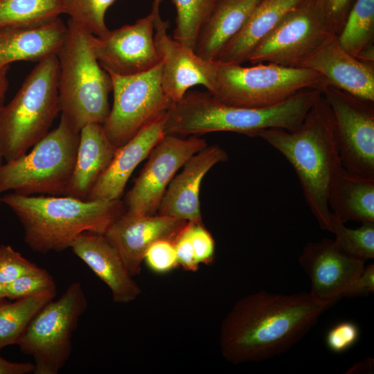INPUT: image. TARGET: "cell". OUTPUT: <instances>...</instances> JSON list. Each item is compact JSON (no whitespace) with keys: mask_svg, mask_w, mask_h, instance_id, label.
<instances>
[{"mask_svg":"<svg viewBox=\"0 0 374 374\" xmlns=\"http://www.w3.org/2000/svg\"><path fill=\"white\" fill-rule=\"evenodd\" d=\"M310 292L259 291L240 299L222 321L220 345L233 364L261 362L292 348L335 305Z\"/></svg>","mask_w":374,"mask_h":374,"instance_id":"6da1fadb","label":"cell"},{"mask_svg":"<svg viewBox=\"0 0 374 374\" xmlns=\"http://www.w3.org/2000/svg\"><path fill=\"white\" fill-rule=\"evenodd\" d=\"M256 136L265 140L290 163L306 204L320 228L331 232L328 192L335 175L342 165L333 116L322 93L296 130L267 129L259 132Z\"/></svg>","mask_w":374,"mask_h":374,"instance_id":"7a4b0ae2","label":"cell"},{"mask_svg":"<svg viewBox=\"0 0 374 374\" xmlns=\"http://www.w3.org/2000/svg\"><path fill=\"white\" fill-rule=\"evenodd\" d=\"M321 95L307 89L275 105L249 108L224 104L207 91H187L167 112L165 133L197 136L215 132H232L256 136L267 129L294 131Z\"/></svg>","mask_w":374,"mask_h":374,"instance_id":"3957f363","label":"cell"},{"mask_svg":"<svg viewBox=\"0 0 374 374\" xmlns=\"http://www.w3.org/2000/svg\"><path fill=\"white\" fill-rule=\"evenodd\" d=\"M1 202L19 219L26 244L40 253L70 248L84 232L105 234L126 211L121 199L84 200L65 195L12 193L1 197Z\"/></svg>","mask_w":374,"mask_h":374,"instance_id":"277c9868","label":"cell"},{"mask_svg":"<svg viewBox=\"0 0 374 374\" xmlns=\"http://www.w3.org/2000/svg\"><path fill=\"white\" fill-rule=\"evenodd\" d=\"M67 34L57 54L61 115L78 131L91 123L103 124L110 110L111 76L98 62L93 35L69 19Z\"/></svg>","mask_w":374,"mask_h":374,"instance_id":"5b68a950","label":"cell"},{"mask_svg":"<svg viewBox=\"0 0 374 374\" xmlns=\"http://www.w3.org/2000/svg\"><path fill=\"white\" fill-rule=\"evenodd\" d=\"M58 73L57 55L37 62L0 107V155L6 161L26 154L48 133L60 112Z\"/></svg>","mask_w":374,"mask_h":374,"instance_id":"8992f818","label":"cell"},{"mask_svg":"<svg viewBox=\"0 0 374 374\" xmlns=\"http://www.w3.org/2000/svg\"><path fill=\"white\" fill-rule=\"evenodd\" d=\"M327 84L317 71L302 67L259 63L251 66L216 61L213 86L208 91L232 106L260 108L277 105L300 91Z\"/></svg>","mask_w":374,"mask_h":374,"instance_id":"52a82bcc","label":"cell"},{"mask_svg":"<svg viewBox=\"0 0 374 374\" xmlns=\"http://www.w3.org/2000/svg\"><path fill=\"white\" fill-rule=\"evenodd\" d=\"M80 132L61 115L59 125L29 153L0 166V193L64 195L72 175Z\"/></svg>","mask_w":374,"mask_h":374,"instance_id":"ba28073f","label":"cell"},{"mask_svg":"<svg viewBox=\"0 0 374 374\" xmlns=\"http://www.w3.org/2000/svg\"><path fill=\"white\" fill-rule=\"evenodd\" d=\"M87 299L80 282L72 283L57 299L34 316L17 344L34 359V374H57L71 353V338Z\"/></svg>","mask_w":374,"mask_h":374,"instance_id":"9c48e42d","label":"cell"},{"mask_svg":"<svg viewBox=\"0 0 374 374\" xmlns=\"http://www.w3.org/2000/svg\"><path fill=\"white\" fill-rule=\"evenodd\" d=\"M113 104L103 124L110 142L119 148L142 128L166 112L172 103L161 86V62L137 74L109 73Z\"/></svg>","mask_w":374,"mask_h":374,"instance_id":"30bf717a","label":"cell"},{"mask_svg":"<svg viewBox=\"0 0 374 374\" xmlns=\"http://www.w3.org/2000/svg\"><path fill=\"white\" fill-rule=\"evenodd\" d=\"M335 35L316 0H308L288 13L256 46L248 62L298 67Z\"/></svg>","mask_w":374,"mask_h":374,"instance_id":"8fae6325","label":"cell"},{"mask_svg":"<svg viewBox=\"0 0 374 374\" xmlns=\"http://www.w3.org/2000/svg\"><path fill=\"white\" fill-rule=\"evenodd\" d=\"M321 92L333 116L342 166L374 178V102L328 83Z\"/></svg>","mask_w":374,"mask_h":374,"instance_id":"7c38bea8","label":"cell"},{"mask_svg":"<svg viewBox=\"0 0 374 374\" xmlns=\"http://www.w3.org/2000/svg\"><path fill=\"white\" fill-rule=\"evenodd\" d=\"M207 145L197 136L180 138L166 134L150 153L139 176L127 193V211L152 215L159 206L164 193L176 172L195 154Z\"/></svg>","mask_w":374,"mask_h":374,"instance_id":"4fadbf2b","label":"cell"},{"mask_svg":"<svg viewBox=\"0 0 374 374\" xmlns=\"http://www.w3.org/2000/svg\"><path fill=\"white\" fill-rule=\"evenodd\" d=\"M154 15L134 24L93 36V48L100 66L109 73L130 75L147 71L161 62L154 44Z\"/></svg>","mask_w":374,"mask_h":374,"instance_id":"5bb4252c","label":"cell"},{"mask_svg":"<svg viewBox=\"0 0 374 374\" xmlns=\"http://www.w3.org/2000/svg\"><path fill=\"white\" fill-rule=\"evenodd\" d=\"M154 17V44L161 62V86L166 96L174 103L199 84L211 91L216 61L202 58L193 49L175 40L168 34V22L161 15Z\"/></svg>","mask_w":374,"mask_h":374,"instance_id":"9a60e30c","label":"cell"},{"mask_svg":"<svg viewBox=\"0 0 374 374\" xmlns=\"http://www.w3.org/2000/svg\"><path fill=\"white\" fill-rule=\"evenodd\" d=\"M298 260L310 280V293L335 302L347 296L365 267V262L348 256L329 238L307 243Z\"/></svg>","mask_w":374,"mask_h":374,"instance_id":"2e32d148","label":"cell"},{"mask_svg":"<svg viewBox=\"0 0 374 374\" xmlns=\"http://www.w3.org/2000/svg\"><path fill=\"white\" fill-rule=\"evenodd\" d=\"M187 222L160 215H138L125 211L104 234L116 249L129 272L139 273L148 248L162 239L174 242Z\"/></svg>","mask_w":374,"mask_h":374,"instance_id":"e0dca14e","label":"cell"},{"mask_svg":"<svg viewBox=\"0 0 374 374\" xmlns=\"http://www.w3.org/2000/svg\"><path fill=\"white\" fill-rule=\"evenodd\" d=\"M228 160L217 144L206 145L192 156L170 182L158 208L160 215L186 222H200L199 190L202 179L216 164Z\"/></svg>","mask_w":374,"mask_h":374,"instance_id":"ac0fdd59","label":"cell"},{"mask_svg":"<svg viewBox=\"0 0 374 374\" xmlns=\"http://www.w3.org/2000/svg\"><path fill=\"white\" fill-rule=\"evenodd\" d=\"M298 67L317 71L328 84L374 102V64L362 62L346 52L336 35L308 56Z\"/></svg>","mask_w":374,"mask_h":374,"instance_id":"d6986e66","label":"cell"},{"mask_svg":"<svg viewBox=\"0 0 374 374\" xmlns=\"http://www.w3.org/2000/svg\"><path fill=\"white\" fill-rule=\"evenodd\" d=\"M167 112L145 125L125 144L117 148L109 166L96 181L85 200L121 199L135 168L149 156L166 135Z\"/></svg>","mask_w":374,"mask_h":374,"instance_id":"ffe728a7","label":"cell"},{"mask_svg":"<svg viewBox=\"0 0 374 374\" xmlns=\"http://www.w3.org/2000/svg\"><path fill=\"white\" fill-rule=\"evenodd\" d=\"M70 248L107 285L114 302L128 303L139 296L140 287L118 251L104 234L84 232Z\"/></svg>","mask_w":374,"mask_h":374,"instance_id":"44dd1931","label":"cell"},{"mask_svg":"<svg viewBox=\"0 0 374 374\" xmlns=\"http://www.w3.org/2000/svg\"><path fill=\"white\" fill-rule=\"evenodd\" d=\"M67 26L60 17L42 26L0 29V68L19 61L39 62L57 55Z\"/></svg>","mask_w":374,"mask_h":374,"instance_id":"7402d4cb","label":"cell"},{"mask_svg":"<svg viewBox=\"0 0 374 374\" xmlns=\"http://www.w3.org/2000/svg\"><path fill=\"white\" fill-rule=\"evenodd\" d=\"M116 149L102 124L91 123L83 127L80 131L74 168L64 195L85 200Z\"/></svg>","mask_w":374,"mask_h":374,"instance_id":"603a6c76","label":"cell"},{"mask_svg":"<svg viewBox=\"0 0 374 374\" xmlns=\"http://www.w3.org/2000/svg\"><path fill=\"white\" fill-rule=\"evenodd\" d=\"M260 0H215L199 30L195 52L217 61L226 44L241 30Z\"/></svg>","mask_w":374,"mask_h":374,"instance_id":"cb8c5ba5","label":"cell"},{"mask_svg":"<svg viewBox=\"0 0 374 374\" xmlns=\"http://www.w3.org/2000/svg\"><path fill=\"white\" fill-rule=\"evenodd\" d=\"M308 0H260L241 30L226 44L218 62L242 64L290 12Z\"/></svg>","mask_w":374,"mask_h":374,"instance_id":"d4e9b609","label":"cell"},{"mask_svg":"<svg viewBox=\"0 0 374 374\" xmlns=\"http://www.w3.org/2000/svg\"><path fill=\"white\" fill-rule=\"evenodd\" d=\"M328 202L330 211L343 223L374 222V178L341 166L332 180Z\"/></svg>","mask_w":374,"mask_h":374,"instance_id":"484cf974","label":"cell"},{"mask_svg":"<svg viewBox=\"0 0 374 374\" xmlns=\"http://www.w3.org/2000/svg\"><path fill=\"white\" fill-rule=\"evenodd\" d=\"M55 296L56 290H50L13 302H0V350L17 344L34 316Z\"/></svg>","mask_w":374,"mask_h":374,"instance_id":"4316f807","label":"cell"},{"mask_svg":"<svg viewBox=\"0 0 374 374\" xmlns=\"http://www.w3.org/2000/svg\"><path fill=\"white\" fill-rule=\"evenodd\" d=\"M61 14L62 0H0V29L39 26Z\"/></svg>","mask_w":374,"mask_h":374,"instance_id":"83f0119b","label":"cell"},{"mask_svg":"<svg viewBox=\"0 0 374 374\" xmlns=\"http://www.w3.org/2000/svg\"><path fill=\"white\" fill-rule=\"evenodd\" d=\"M337 37L341 47L355 57L373 43L374 0H356Z\"/></svg>","mask_w":374,"mask_h":374,"instance_id":"f1b7e54d","label":"cell"},{"mask_svg":"<svg viewBox=\"0 0 374 374\" xmlns=\"http://www.w3.org/2000/svg\"><path fill=\"white\" fill-rule=\"evenodd\" d=\"M336 245L348 256L366 262L374 258V222L348 228L332 213V230Z\"/></svg>","mask_w":374,"mask_h":374,"instance_id":"f546056e","label":"cell"},{"mask_svg":"<svg viewBox=\"0 0 374 374\" xmlns=\"http://www.w3.org/2000/svg\"><path fill=\"white\" fill-rule=\"evenodd\" d=\"M175 7L176 27L172 37L195 49L200 27L215 0H171Z\"/></svg>","mask_w":374,"mask_h":374,"instance_id":"4dcf8cb0","label":"cell"},{"mask_svg":"<svg viewBox=\"0 0 374 374\" xmlns=\"http://www.w3.org/2000/svg\"><path fill=\"white\" fill-rule=\"evenodd\" d=\"M116 0H62L63 13L96 37L109 30L105 24L107 9Z\"/></svg>","mask_w":374,"mask_h":374,"instance_id":"1f68e13d","label":"cell"},{"mask_svg":"<svg viewBox=\"0 0 374 374\" xmlns=\"http://www.w3.org/2000/svg\"><path fill=\"white\" fill-rule=\"evenodd\" d=\"M5 290L6 299L15 301L46 291L56 290V286L50 273L45 269L38 267L5 285Z\"/></svg>","mask_w":374,"mask_h":374,"instance_id":"d6a6232c","label":"cell"},{"mask_svg":"<svg viewBox=\"0 0 374 374\" xmlns=\"http://www.w3.org/2000/svg\"><path fill=\"white\" fill-rule=\"evenodd\" d=\"M38 267L10 245H0V283L3 285H6Z\"/></svg>","mask_w":374,"mask_h":374,"instance_id":"836d02e7","label":"cell"},{"mask_svg":"<svg viewBox=\"0 0 374 374\" xmlns=\"http://www.w3.org/2000/svg\"><path fill=\"white\" fill-rule=\"evenodd\" d=\"M143 260L153 272L168 273L179 265L174 242L170 240H159L146 250Z\"/></svg>","mask_w":374,"mask_h":374,"instance_id":"e575fe53","label":"cell"},{"mask_svg":"<svg viewBox=\"0 0 374 374\" xmlns=\"http://www.w3.org/2000/svg\"><path fill=\"white\" fill-rule=\"evenodd\" d=\"M360 330L353 321H344L333 326L327 332V348L335 353H342L353 347L359 340Z\"/></svg>","mask_w":374,"mask_h":374,"instance_id":"d590c367","label":"cell"},{"mask_svg":"<svg viewBox=\"0 0 374 374\" xmlns=\"http://www.w3.org/2000/svg\"><path fill=\"white\" fill-rule=\"evenodd\" d=\"M187 226L197 262L199 264L211 263L215 254V243L211 233L202 221L188 222Z\"/></svg>","mask_w":374,"mask_h":374,"instance_id":"8d00e7d4","label":"cell"},{"mask_svg":"<svg viewBox=\"0 0 374 374\" xmlns=\"http://www.w3.org/2000/svg\"><path fill=\"white\" fill-rule=\"evenodd\" d=\"M351 0H317L328 24L335 35H338L348 15V9Z\"/></svg>","mask_w":374,"mask_h":374,"instance_id":"74e56055","label":"cell"},{"mask_svg":"<svg viewBox=\"0 0 374 374\" xmlns=\"http://www.w3.org/2000/svg\"><path fill=\"white\" fill-rule=\"evenodd\" d=\"M173 242L179 265H181L186 270L196 271L199 264L195 258L187 223L179 233Z\"/></svg>","mask_w":374,"mask_h":374,"instance_id":"f35d334b","label":"cell"},{"mask_svg":"<svg viewBox=\"0 0 374 374\" xmlns=\"http://www.w3.org/2000/svg\"><path fill=\"white\" fill-rule=\"evenodd\" d=\"M374 292V265L364 267L352 285L346 296H367Z\"/></svg>","mask_w":374,"mask_h":374,"instance_id":"ab89813d","label":"cell"},{"mask_svg":"<svg viewBox=\"0 0 374 374\" xmlns=\"http://www.w3.org/2000/svg\"><path fill=\"white\" fill-rule=\"evenodd\" d=\"M34 364L13 362L0 356V374H28L33 373Z\"/></svg>","mask_w":374,"mask_h":374,"instance_id":"60d3db41","label":"cell"},{"mask_svg":"<svg viewBox=\"0 0 374 374\" xmlns=\"http://www.w3.org/2000/svg\"><path fill=\"white\" fill-rule=\"evenodd\" d=\"M10 66L0 68V107L4 104L6 91L8 89V72Z\"/></svg>","mask_w":374,"mask_h":374,"instance_id":"b9f144b4","label":"cell"},{"mask_svg":"<svg viewBox=\"0 0 374 374\" xmlns=\"http://www.w3.org/2000/svg\"><path fill=\"white\" fill-rule=\"evenodd\" d=\"M362 62L374 64V46L373 43L370 44L363 48L356 57Z\"/></svg>","mask_w":374,"mask_h":374,"instance_id":"7bdbcfd3","label":"cell"},{"mask_svg":"<svg viewBox=\"0 0 374 374\" xmlns=\"http://www.w3.org/2000/svg\"><path fill=\"white\" fill-rule=\"evenodd\" d=\"M373 362V360H366V362H362L359 363V365L352 366V368L349 370L348 373H350L351 371H371V366H373V364H371V362Z\"/></svg>","mask_w":374,"mask_h":374,"instance_id":"ee69618b","label":"cell"},{"mask_svg":"<svg viewBox=\"0 0 374 374\" xmlns=\"http://www.w3.org/2000/svg\"><path fill=\"white\" fill-rule=\"evenodd\" d=\"M163 1V0H153L151 12H152L154 15L157 16L160 15V6Z\"/></svg>","mask_w":374,"mask_h":374,"instance_id":"f6af8a7d","label":"cell"},{"mask_svg":"<svg viewBox=\"0 0 374 374\" xmlns=\"http://www.w3.org/2000/svg\"><path fill=\"white\" fill-rule=\"evenodd\" d=\"M6 299L5 285L0 283V302Z\"/></svg>","mask_w":374,"mask_h":374,"instance_id":"bcb514c9","label":"cell"},{"mask_svg":"<svg viewBox=\"0 0 374 374\" xmlns=\"http://www.w3.org/2000/svg\"><path fill=\"white\" fill-rule=\"evenodd\" d=\"M1 159H2V158H1V155H0V166L1 165ZM1 202V198L0 197V202Z\"/></svg>","mask_w":374,"mask_h":374,"instance_id":"7dc6e473","label":"cell"}]
</instances>
